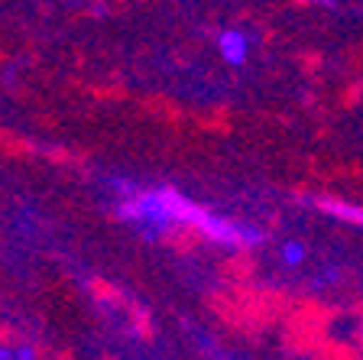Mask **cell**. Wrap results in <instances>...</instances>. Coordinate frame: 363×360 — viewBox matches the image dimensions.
<instances>
[{
	"label": "cell",
	"instance_id": "obj_1",
	"mask_svg": "<svg viewBox=\"0 0 363 360\" xmlns=\"http://www.w3.org/2000/svg\"><path fill=\"white\" fill-rule=\"evenodd\" d=\"M121 214L150 240L169 234L175 224L195 227V231H201L208 240H214V244H230V247H250V244H257V240L263 237L257 227L234 224V221H224V218H218V214H211V211L198 208L195 202L179 195L175 188L133 192V195H127V202L121 204Z\"/></svg>",
	"mask_w": 363,
	"mask_h": 360
},
{
	"label": "cell",
	"instance_id": "obj_2",
	"mask_svg": "<svg viewBox=\"0 0 363 360\" xmlns=\"http://www.w3.org/2000/svg\"><path fill=\"white\" fill-rule=\"evenodd\" d=\"M218 45H220V55H224V59L230 62V65H243V62H247L250 39L243 36L240 30H227V33H220Z\"/></svg>",
	"mask_w": 363,
	"mask_h": 360
},
{
	"label": "cell",
	"instance_id": "obj_3",
	"mask_svg": "<svg viewBox=\"0 0 363 360\" xmlns=\"http://www.w3.org/2000/svg\"><path fill=\"white\" fill-rule=\"evenodd\" d=\"M318 208L331 214V218H340V221H350V224H360L363 227V208H354L347 202H334V198H318Z\"/></svg>",
	"mask_w": 363,
	"mask_h": 360
},
{
	"label": "cell",
	"instance_id": "obj_4",
	"mask_svg": "<svg viewBox=\"0 0 363 360\" xmlns=\"http://www.w3.org/2000/svg\"><path fill=\"white\" fill-rule=\"evenodd\" d=\"M305 253H308V250H305L298 240H289V244H282V250H279V256H282L286 266H298V263L305 260Z\"/></svg>",
	"mask_w": 363,
	"mask_h": 360
},
{
	"label": "cell",
	"instance_id": "obj_5",
	"mask_svg": "<svg viewBox=\"0 0 363 360\" xmlns=\"http://www.w3.org/2000/svg\"><path fill=\"white\" fill-rule=\"evenodd\" d=\"M10 357H33L30 347H20V351H10V347H0V360H10Z\"/></svg>",
	"mask_w": 363,
	"mask_h": 360
},
{
	"label": "cell",
	"instance_id": "obj_6",
	"mask_svg": "<svg viewBox=\"0 0 363 360\" xmlns=\"http://www.w3.org/2000/svg\"><path fill=\"white\" fill-rule=\"evenodd\" d=\"M360 344H363V328H360Z\"/></svg>",
	"mask_w": 363,
	"mask_h": 360
}]
</instances>
